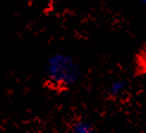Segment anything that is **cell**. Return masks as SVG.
I'll use <instances>...</instances> for the list:
<instances>
[{
	"label": "cell",
	"mask_w": 146,
	"mask_h": 133,
	"mask_svg": "<svg viewBox=\"0 0 146 133\" xmlns=\"http://www.w3.org/2000/svg\"><path fill=\"white\" fill-rule=\"evenodd\" d=\"M46 77L53 86L70 88L82 77V66L67 53H54L46 63Z\"/></svg>",
	"instance_id": "cell-1"
},
{
	"label": "cell",
	"mask_w": 146,
	"mask_h": 133,
	"mask_svg": "<svg viewBox=\"0 0 146 133\" xmlns=\"http://www.w3.org/2000/svg\"><path fill=\"white\" fill-rule=\"evenodd\" d=\"M95 128L94 126L91 125L90 122L85 121V120H82V121H78L74 125L72 126V132L74 133H90L92 132Z\"/></svg>",
	"instance_id": "cell-2"
},
{
	"label": "cell",
	"mask_w": 146,
	"mask_h": 133,
	"mask_svg": "<svg viewBox=\"0 0 146 133\" xmlns=\"http://www.w3.org/2000/svg\"><path fill=\"white\" fill-rule=\"evenodd\" d=\"M125 90V83L122 80H114L110 83L108 91L111 96H119Z\"/></svg>",
	"instance_id": "cell-3"
}]
</instances>
